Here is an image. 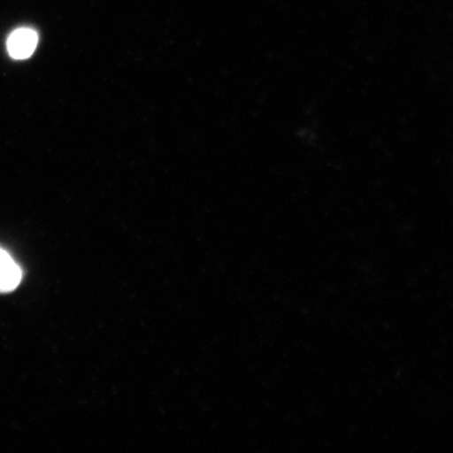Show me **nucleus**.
I'll return each instance as SVG.
<instances>
[{"label":"nucleus","instance_id":"f257e3e1","mask_svg":"<svg viewBox=\"0 0 453 453\" xmlns=\"http://www.w3.org/2000/svg\"><path fill=\"white\" fill-rule=\"evenodd\" d=\"M38 44V33L28 27L18 28L8 37L9 56L14 59H27L35 53Z\"/></svg>","mask_w":453,"mask_h":453},{"label":"nucleus","instance_id":"f03ea898","mask_svg":"<svg viewBox=\"0 0 453 453\" xmlns=\"http://www.w3.org/2000/svg\"><path fill=\"white\" fill-rule=\"evenodd\" d=\"M22 280V271L11 255L0 250V291H13Z\"/></svg>","mask_w":453,"mask_h":453}]
</instances>
